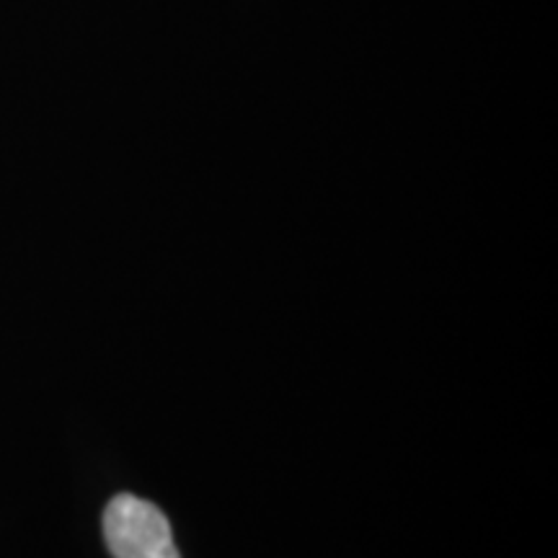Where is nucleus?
Masks as SVG:
<instances>
[{"instance_id": "nucleus-1", "label": "nucleus", "mask_w": 558, "mask_h": 558, "mask_svg": "<svg viewBox=\"0 0 558 558\" xmlns=\"http://www.w3.org/2000/svg\"><path fill=\"white\" fill-rule=\"evenodd\" d=\"M104 538L114 558H179L166 514L150 501L120 494L104 512Z\"/></svg>"}]
</instances>
